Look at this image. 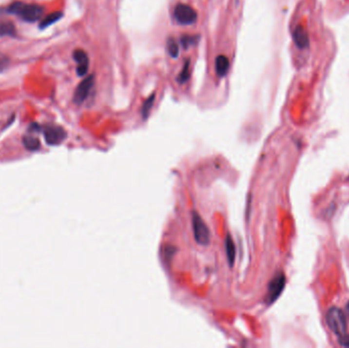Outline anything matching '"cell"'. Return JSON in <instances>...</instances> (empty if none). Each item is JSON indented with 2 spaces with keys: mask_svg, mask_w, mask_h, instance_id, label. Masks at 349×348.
<instances>
[{
  "mask_svg": "<svg viewBox=\"0 0 349 348\" xmlns=\"http://www.w3.org/2000/svg\"><path fill=\"white\" fill-rule=\"evenodd\" d=\"M7 13L16 15L29 23H34L42 18L44 8L38 4H28L17 1L8 6Z\"/></svg>",
  "mask_w": 349,
  "mask_h": 348,
  "instance_id": "6da1fadb",
  "label": "cell"
},
{
  "mask_svg": "<svg viewBox=\"0 0 349 348\" xmlns=\"http://www.w3.org/2000/svg\"><path fill=\"white\" fill-rule=\"evenodd\" d=\"M192 227L195 241L202 246L209 244L211 241V232L209 227L202 220L201 215L195 211L192 212Z\"/></svg>",
  "mask_w": 349,
  "mask_h": 348,
  "instance_id": "7a4b0ae2",
  "label": "cell"
},
{
  "mask_svg": "<svg viewBox=\"0 0 349 348\" xmlns=\"http://www.w3.org/2000/svg\"><path fill=\"white\" fill-rule=\"evenodd\" d=\"M327 323H328L329 328L334 332L337 336H341L346 333L347 323L345 315L341 309L338 308H332L327 312Z\"/></svg>",
  "mask_w": 349,
  "mask_h": 348,
  "instance_id": "3957f363",
  "label": "cell"
},
{
  "mask_svg": "<svg viewBox=\"0 0 349 348\" xmlns=\"http://www.w3.org/2000/svg\"><path fill=\"white\" fill-rule=\"evenodd\" d=\"M174 18L178 24L182 26H190L196 23L198 16L192 6L179 3L174 9Z\"/></svg>",
  "mask_w": 349,
  "mask_h": 348,
  "instance_id": "277c9868",
  "label": "cell"
},
{
  "mask_svg": "<svg viewBox=\"0 0 349 348\" xmlns=\"http://www.w3.org/2000/svg\"><path fill=\"white\" fill-rule=\"evenodd\" d=\"M286 278L282 273L277 274L270 282L268 287V293L265 297V301L268 306L274 303L282 294L283 290L285 288Z\"/></svg>",
  "mask_w": 349,
  "mask_h": 348,
  "instance_id": "5b68a950",
  "label": "cell"
},
{
  "mask_svg": "<svg viewBox=\"0 0 349 348\" xmlns=\"http://www.w3.org/2000/svg\"><path fill=\"white\" fill-rule=\"evenodd\" d=\"M43 134H44L46 143L52 146L59 145L67 138V132L61 127L56 125L45 126L44 130H43Z\"/></svg>",
  "mask_w": 349,
  "mask_h": 348,
  "instance_id": "8992f818",
  "label": "cell"
},
{
  "mask_svg": "<svg viewBox=\"0 0 349 348\" xmlns=\"http://www.w3.org/2000/svg\"><path fill=\"white\" fill-rule=\"evenodd\" d=\"M94 86V76L90 75L86 77L77 87L74 94V102L76 104H82L88 97L92 87Z\"/></svg>",
  "mask_w": 349,
  "mask_h": 348,
  "instance_id": "52a82bcc",
  "label": "cell"
},
{
  "mask_svg": "<svg viewBox=\"0 0 349 348\" xmlns=\"http://www.w3.org/2000/svg\"><path fill=\"white\" fill-rule=\"evenodd\" d=\"M75 61L77 62V74L80 77H84L87 75L89 70V58L83 49H76L73 53Z\"/></svg>",
  "mask_w": 349,
  "mask_h": 348,
  "instance_id": "ba28073f",
  "label": "cell"
},
{
  "mask_svg": "<svg viewBox=\"0 0 349 348\" xmlns=\"http://www.w3.org/2000/svg\"><path fill=\"white\" fill-rule=\"evenodd\" d=\"M293 40L299 49H304L310 45V38L308 31L303 26L299 25L293 31Z\"/></svg>",
  "mask_w": 349,
  "mask_h": 348,
  "instance_id": "9c48e42d",
  "label": "cell"
},
{
  "mask_svg": "<svg viewBox=\"0 0 349 348\" xmlns=\"http://www.w3.org/2000/svg\"><path fill=\"white\" fill-rule=\"evenodd\" d=\"M225 249H226V254H227L229 266H230V268H232L235 263L236 246L233 241V238L231 237L230 234H227V236L225 238Z\"/></svg>",
  "mask_w": 349,
  "mask_h": 348,
  "instance_id": "30bf717a",
  "label": "cell"
},
{
  "mask_svg": "<svg viewBox=\"0 0 349 348\" xmlns=\"http://www.w3.org/2000/svg\"><path fill=\"white\" fill-rule=\"evenodd\" d=\"M230 69V60L225 56H219L215 58V73L219 77H225Z\"/></svg>",
  "mask_w": 349,
  "mask_h": 348,
  "instance_id": "8fae6325",
  "label": "cell"
},
{
  "mask_svg": "<svg viewBox=\"0 0 349 348\" xmlns=\"http://www.w3.org/2000/svg\"><path fill=\"white\" fill-rule=\"evenodd\" d=\"M62 16H63V14L61 12H54V13L46 16L44 19H43L40 21L39 28L40 29H46V28L50 27L54 23H57V21H58L62 18Z\"/></svg>",
  "mask_w": 349,
  "mask_h": 348,
  "instance_id": "7c38bea8",
  "label": "cell"
},
{
  "mask_svg": "<svg viewBox=\"0 0 349 348\" xmlns=\"http://www.w3.org/2000/svg\"><path fill=\"white\" fill-rule=\"evenodd\" d=\"M155 99V94L152 93L148 97V98L143 102L142 106H141V116H142L144 121H146L148 116H150V112L152 110V106H154Z\"/></svg>",
  "mask_w": 349,
  "mask_h": 348,
  "instance_id": "4fadbf2b",
  "label": "cell"
},
{
  "mask_svg": "<svg viewBox=\"0 0 349 348\" xmlns=\"http://www.w3.org/2000/svg\"><path fill=\"white\" fill-rule=\"evenodd\" d=\"M16 35V27L9 20H1L0 21V37L4 36H15Z\"/></svg>",
  "mask_w": 349,
  "mask_h": 348,
  "instance_id": "5bb4252c",
  "label": "cell"
},
{
  "mask_svg": "<svg viewBox=\"0 0 349 348\" xmlns=\"http://www.w3.org/2000/svg\"><path fill=\"white\" fill-rule=\"evenodd\" d=\"M23 143L25 147L31 151H35L40 148V141L38 138L34 136H31V135L25 136L23 138Z\"/></svg>",
  "mask_w": 349,
  "mask_h": 348,
  "instance_id": "9a60e30c",
  "label": "cell"
},
{
  "mask_svg": "<svg viewBox=\"0 0 349 348\" xmlns=\"http://www.w3.org/2000/svg\"><path fill=\"white\" fill-rule=\"evenodd\" d=\"M167 49L169 54L173 58H177L179 57V52H180L179 44L174 38H169L167 40Z\"/></svg>",
  "mask_w": 349,
  "mask_h": 348,
  "instance_id": "2e32d148",
  "label": "cell"
},
{
  "mask_svg": "<svg viewBox=\"0 0 349 348\" xmlns=\"http://www.w3.org/2000/svg\"><path fill=\"white\" fill-rule=\"evenodd\" d=\"M190 75H191V73H190V60L187 59L186 61H185L184 67H183V69H182V71H181V73L179 75V77H178L179 83H181V84L186 83L190 79Z\"/></svg>",
  "mask_w": 349,
  "mask_h": 348,
  "instance_id": "e0dca14e",
  "label": "cell"
},
{
  "mask_svg": "<svg viewBox=\"0 0 349 348\" xmlns=\"http://www.w3.org/2000/svg\"><path fill=\"white\" fill-rule=\"evenodd\" d=\"M198 36H193V35H184L181 37L180 39V42L181 44L183 45L184 48H188L190 47L191 45H194L197 43L198 41Z\"/></svg>",
  "mask_w": 349,
  "mask_h": 348,
  "instance_id": "ac0fdd59",
  "label": "cell"
},
{
  "mask_svg": "<svg viewBox=\"0 0 349 348\" xmlns=\"http://www.w3.org/2000/svg\"><path fill=\"white\" fill-rule=\"evenodd\" d=\"M9 63V59L4 54L0 53V72H2L3 70H5Z\"/></svg>",
  "mask_w": 349,
  "mask_h": 348,
  "instance_id": "d6986e66",
  "label": "cell"
},
{
  "mask_svg": "<svg viewBox=\"0 0 349 348\" xmlns=\"http://www.w3.org/2000/svg\"><path fill=\"white\" fill-rule=\"evenodd\" d=\"M339 343L342 346L345 347H349V334H343L341 336H339Z\"/></svg>",
  "mask_w": 349,
  "mask_h": 348,
  "instance_id": "ffe728a7",
  "label": "cell"
},
{
  "mask_svg": "<svg viewBox=\"0 0 349 348\" xmlns=\"http://www.w3.org/2000/svg\"><path fill=\"white\" fill-rule=\"evenodd\" d=\"M347 309H348V310H349V302H348V304H347Z\"/></svg>",
  "mask_w": 349,
  "mask_h": 348,
  "instance_id": "44dd1931",
  "label": "cell"
}]
</instances>
